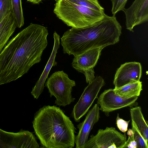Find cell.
Wrapping results in <instances>:
<instances>
[{
    "label": "cell",
    "mask_w": 148,
    "mask_h": 148,
    "mask_svg": "<svg viewBox=\"0 0 148 148\" xmlns=\"http://www.w3.org/2000/svg\"><path fill=\"white\" fill-rule=\"evenodd\" d=\"M39 147L35 137L28 131L14 133L6 132L0 128V148Z\"/></svg>",
    "instance_id": "9c48e42d"
},
{
    "label": "cell",
    "mask_w": 148,
    "mask_h": 148,
    "mask_svg": "<svg viewBox=\"0 0 148 148\" xmlns=\"http://www.w3.org/2000/svg\"><path fill=\"white\" fill-rule=\"evenodd\" d=\"M142 74V66L139 62H132L121 64L115 75L113 82L115 86L114 89L139 81Z\"/></svg>",
    "instance_id": "8fae6325"
},
{
    "label": "cell",
    "mask_w": 148,
    "mask_h": 148,
    "mask_svg": "<svg viewBox=\"0 0 148 148\" xmlns=\"http://www.w3.org/2000/svg\"><path fill=\"white\" fill-rule=\"evenodd\" d=\"M44 0H27V1L34 4H39Z\"/></svg>",
    "instance_id": "d4e9b609"
},
{
    "label": "cell",
    "mask_w": 148,
    "mask_h": 148,
    "mask_svg": "<svg viewBox=\"0 0 148 148\" xmlns=\"http://www.w3.org/2000/svg\"><path fill=\"white\" fill-rule=\"evenodd\" d=\"M122 27L115 15L106 14L100 21L88 26L71 28L61 38L63 53L74 56L92 48L103 49L119 42Z\"/></svg>",
    "instance_id": "7a4b0ae2"
},
{
    "label": "cell",
    "mask_w": 148,
    "mask_h": 148,
    "mask_svg": "<svg viewBox=\"0 0 148 148\" xmlns=\"http://www.w3.org/2000/svg\"><path fill=\"white\" fill-rule=\"evenodd\" d=\"M130 120L126 121L120 118L119 114L117 115L116 119V123L119 129L122 132L125 133L128 130V127Z\"/></svg>",
    "instance_id": "cb8c5ba5"
},
{
    "label": "cell",
    "mask_w": 148,
    "mask_h": 148,
    "mask_svg": "<svg viewBox=\"0 0 148 148\" xmlns=\"http://www.w3.org/2000/svg\"><path fill=\"white\" fill-rule=\"evenodd\" d=\"M17 27L12 12L0 23V53Z\"/></svg>",
    "instance_id": "9a60e30c"
},
{
    "label": "cell",
    "mask_w": 148,
    "mask_h": 148,
    "mask_svg": "<svg viewBox=\"0 0 148 148\" xmlns=\"http://www.w3.org/2000/svg\"><path fill=\"white\" fill-rule=\"evenodd\" d=\"M138 97L125 98L116 94L112 89L105 90L97 98V103L100 106L99 110L104 112L106 115L115 110L124 107L131 108L136 106V102Z\"/></svg>",
    "instance_id": "ba28073f"
},
{
    "label": "cell",
    "mask_w": 148,
    "mask_h": 148,
    "mask_svg": "<svg viewBox=\"0 0 148 148\" xmlns=\"http://www.w3.org/2000/svg\"><path fill=\"white\" fill-rule=\"evenodd\" d=\"M48 34L47 27L32 23L8 42L0 53V85L17 79L41 61Z\"/></svg>",
    "instance_id": "6da1fadb"
},
{
    "label": "cell",
    "mask_w": 148,
    "mask_h": 148,
    "mask_svg": "<svg viewBox=\"0 0 148 148\" xmlns=\"http://www.w3.org/2000/svg\"><path fill=\"white\" fill-rule=\"evenodd\" d=\"M11 12V0H0V23Z\"/></svg>",
    "instance_id": "44dd1931"
},
{
    "label": "cell",
    "mask_w": 148,
    "mask_h": 148,
    "mask_svg": "<svg viewBox=\"0 0 148 148\" xmlns=\"http://www.w3.org/2000/svg\"><path fill=\"white\" fill-rule=\"evenodd\" d=\"M53 38L54 45L51 56L41 75L31 92V94L36 99L43 91L45 81L51 68L57 65V62L55 61V58L60 47V36L55 31L53 34Z\"/></svg>",
    "instance_id": "5bb4252c"
},
{
    "label": "cell",
    "mask_w": 148,
    "mask_h": 148,
    "mask_svg": "<svg viewBox=\"0 0 148 148\" xmlns=\"http://www.w3.org/2000/svg\"><path fill=\"white\" fill-rule=\"evenodd\" d=\"M11 2L12 12L15 18L17 27L20 28L24 23L21 0H11Z\"/></svg>",
    "instance_id": "ac0fdd59"
},
{
    "label": "cell",
    "mask_w": 148,
    "mask_h": 148,
    "mask_svg": "<svg viewBox=\"0 0 148 148\" xmlns=\"http://www.w3.org/2000/svg\"><path fill=\"white\" fill-rule=\"evenodd\" d=\"M103 49L101 48L90 49L74 56L73 60L72 67L78 72L84 75L87 83L95 78L93 68L97 64Z\"/></svg>",
    "instance_id": "30bf717a"
},
{
    "label": "cell",
    "mask_w": 148,
    "mask_h": 148,
    "mask_svg": "<svg viewBox=\"0 0 148 148\" xmlns=\"http://www.w3.org/2000/svg\"><path fill=\"white\" fill-rule=\"evenodd\" d=\"M75 85V81L71 79L63 71L53 73L45 83L50 97H55V103L59 106L64 107L74 101L75 98L73 97L71 92Z\"/></svg>",
    "instance_id": "5b68a950"
},
{
    "label": "cell",
    "mask_w": 148,
    "mask_h": 148,
    "mask_svg": "<svg viewBox=\"0 0 148 148\" xmlns=\"http://www.w3.org/2000/svg\"><path fill=\"white\" fill-rule=\"evenodd\" d=\"M123 11L126 29L133 32L135 26L148 21V0H135L130 7Z\"/></svg>",
    "instance_id": "7c38bea8"
},
{
    "label": "cell",
    "mask_w": 148,
    "mask_h": 148,
    "mask_svg": "<svg viewBox=\"0 0 148 148\" xmlns=\"http://www.w3.org/2000/svg\"><path fill=\"white\" fill-rule=\"evenodd\" d=\"M132 122L134 123L141 134L148 143V126L145 120L140 106H136L130 109Z\"/></svg>",
    "instance_id": "2e32d148"
},
{
    "label": "cell",
    "mask_w": 148,
    "mask_h": 148,
    "mask_svg": "<svg viewBox=\"0 0 148 148\" xmlns=\"http://www.w3.org/2000/svg\"><path fill=\"white\" fill-rule=\"evenodd\" d=\"M105 84L103 79L97 76L85 88L79 100L74 106L72 115L74 120L79 122L88 112L95 100L98 98L101 88Z\"/></svg>",
    "instance_id": "52a82bcc"
},
{
    "label": "cell",
    "mask_w": 148,
    "mask_h": 148,
    "mask_svg": "<svg viewBox=\"0 0 148 148\" xmlns=\"http://www.w3.org/2000/svg\"><path fill=\"white\" fill-rule=\"evenodd\" d=\"M53 12L68 26L80 28L91 25L105 16L104 12L81 5L68 0H56Z\"/></svg>",
    "instance_id": "277c9868"
},
{
    "label": "cell",
    "mask_w": 148,
    "mask_h": 148,
    "mask_svg": "<svg viewBox=\"0 0 148 148\" xmlns=\"http://www.w3.org/2000/svg\"><path fill=\"white\" fill-rule=\"evenodd\" d=\"M142 82L139 81L126 84L114 90L116 94L125 98L138 97L142 90Z\"/></svg>",
    "instance_id": "e0dca14e"
},
{
    "label": "cell",
    "mask_w": 148,
    "mask_h": 148,
    "mask_svg": "<svg viewBox=\"0 0 148 148\" xmlns=\"http://www.w3.org/2000/svg\"><path fill=\"white\" fill-rule=\"evenodd\" d=\"M99 105L95 104L88 111L84 120L77 125L79 129L75 136L76 148H83L87 142L90 133L100 118Z\"/></svg>",
    "instance_id": "4fadbf2b"
},
{
    "label": "cell",
    "mask_w": 148,
    "mask_h": 148,
    "mask_svg": "<svg viewBox=\"0 0 148 148\" xmlns=\"http://www.w3.org/2000/svg\"><path fill=\"white\" fill-rule=\"evenodd\" d=\"M126 140L125 133H121L114 127H107L92 135L83 148H123Z\"/></svg>",
    "instance_id": "8992f818"
},
{
    "label": "cell",
    "mask_w": 148,
    "mask_h": 148,
    "mask_svg": "<svg viewBox=\"0 0 148 148\" xmlns=\"http://www.w3.org/2000/svg\"><path fill=\"white\" fill-rule=\"evenodd\" d=\"M132 126L134 138L137 143V148H148V143L143 137L135 124L132 122Z\"/></svg>",
    "instance_id": "ffe728a7"
},
{
    "label": "cell",
    "mask_w": 148,
    "mask_h": 148,
    "mask_svg": "<svg viewBox=\"0 0 148 148\" xmlns=\"http://www.w3.org/2000/svg\"><path fill=\"white\" fill-rule=\"evenodd\" d=\"M112 3L111 12L113 15L120 11H123L127 0H110Z\"/></svg>",
    "instance_id": "7402d4cb"
},
{
    "label": "cell",
    "mask_w": 148,
    "mask_h": 148,
    "mask_svg": "<svg viewBox=\"0 0 148 148\" xmlns=\"http://www.w3.org/2000/svg\"><path fill=\"white\" fill-rule=\"evenodd\" d=\"M127 131V134L128 137L123 148H137V143L134 139L133 133L132 129H129Z\"/></svg>",
    "instance_id": "603a6c76"
},
{
    "label": "cell",
    "mask_w": 148,
    "mask_h": 148,
    "mask_svg": "<svg viewBox=\"0 0 148 148\" xmlns=\"http://www.w3.org/2000/svg\"><path fill=\"white\" fill-rule=\"evenodd\" d=\"M76 4L99 11L104 12L98 0H68Z\"/></svg>",
    "instance_id": "d6986e66"
},
{
    "label": "cell",
    "mask_w": 148,
    "mask_h": 148,
    "mask_svg": "<svg viewBox=\"0 0 148 148\" xmlns=\"http://www.w3.org/2000/svg\"><path fill=\"white\" fill-rule=\"evenodd\" d=\"M32 123L35 133L43 147H74L76 128L59 107L44 106L35 113Z\"/></svg>",
    "instance_id": "3957f363"
}]
</instances>
